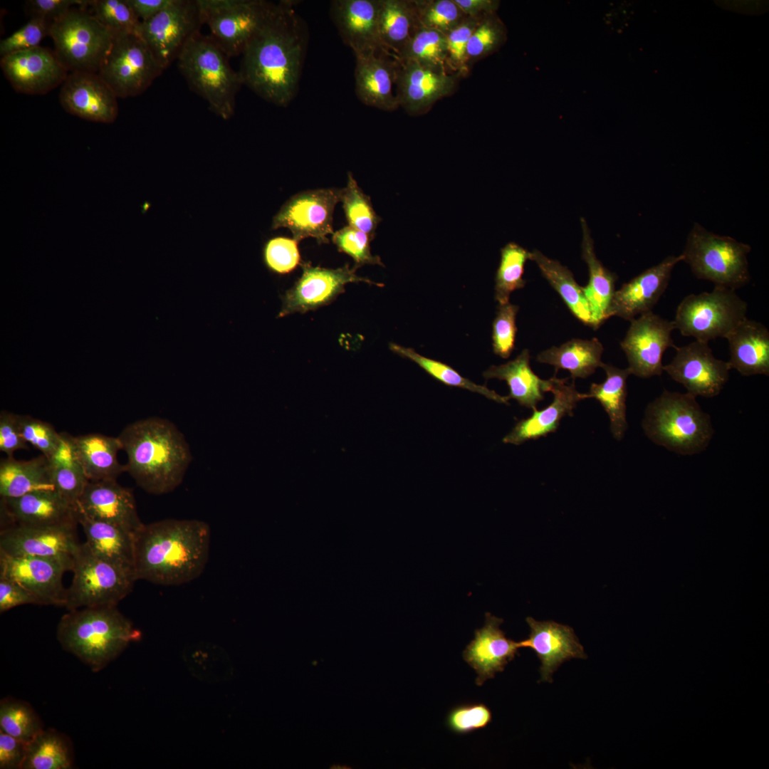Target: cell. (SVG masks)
<instances>
[{"mask_svg":"<svg viewBox=\"0 0 769 769\" xmlns=\"http://www.w3.org/2000/svg\"><path fill=\"white\" fill-rule=\"evenodd\" d=\"M292 1H281L242 53L243 84L265 100L288 105L298 88L305 48L301 21Z\"/></svg>","mask_w":769,"mask_h":769,"instance_id":"6da1fadb","label":"cell"},{"mask_svg":"<svg viewBox=\"0 0 769 769\" xmlns=\"http://www.w3.org/2000/svg\"><path fill=\"white\" fill-rule=\"evenodd\" d=\"M210 540L209 525L197 519L143 524L135 533L137 580L169 586L197 579L208 562Z\"/></svg>","mask_w":769,"mask_h":769,"instance_id":"7a4b0ae2","label":"cell"},{"mask_svg":"<svg viewBox=\"0 0 769 769\" xmlns=\"http://www.w3.org/2000/svg\"><path fill=\"white\" fill-rule=\"evenodd\" d=\"M117 437L127 456L126 472L142 490L162 495L182 483L192 455L171 421L159 417L139 419L125 427Z\"/></svg>","mask_w":769,"mask_h":769,"instance_id":"3957f363","label":"cell"},{"mask_svg":"<svg viewBox=\"0 0 769 769\" xmlns=\"http://www.w3.org/2000/svg\"><path fill=\"white\" fill-rule=\"evenodd\" d=\"M141 632L117 606L83 607L65 614L57 629L62 647L74 654L93 671L117 658Z\"/></svg>","mask_w":769,"mask_h":769,"instance_id":"277c9868","label":"cell"},{"mask_svg":"<svg viewBox=\"0 0 769 769\" xmlns=\"http://www.w3.org/2000/svg\"><path fill=\"white\" fill-rule=\"evenodd\" d=\"M642 427L654 444L681 455L704 451L714 434L696 397L666 389L648 404Z\"/></svg>","mask_w":769,"mask_h":769,"instance_id":"5b68a950","label":"cell"},{"mask_svg":"<svg viewBox=\"0 0 769 769\" xmlns=\"http://www.w3.org/2000/svg\"><path fill=\"white\" fill-rule=\"evenodd\" d=\"M228 58L210 36L199 32L188 41L177 60L190 89L223 120L234 115L236 94L243 85L239 71L231 67Z\"/></svg>","mask_w":769,"mask_h":769,"instance_id":"8992f818","label":"cell"},{"mask_svg":"<svg viewBox=\"0 0 769 769\" xmlns=\"http://www.w3.org/2000/svg\"><path fill=\"white\" fill-rule=\"evenodd\" d=\"M750 251L749 245L696 224L681 254L698 278L736 291L750 281L747 258Z\"/></svg>","mask_w":769,"mask_h":769,"instance_id":"52a82bcc","label":"cell"},{"mask_svg":"<svg viewBox=\"0 0 769 769\" xmlns=\"http://www.w3.org/2000/svg\"><path fill=\"white\" fill-rule=\"evenodd\" d=\"M55 53L68 71L98 73L114 34L85 7H74L49 27Z\"/></svg>","mask_w":769,"mask_h":769,"instance_id":"ba28073f","label":"cell"},{"mask_svg":"<svg viewBox=\"0 0 769 769\" xmlns=\"http://www.w3.org/2000/svg\"><path fill=\"white\" fill-rule=\"evenodd\" d=\"M73 577L67 590L65 607L117 606L132 590L135 573L123 570L96 555L85 543L73 558Z\"/></svg>","mask_w":769,"mask_h":769,"instance_id":"9c48e42d","label":"cell"},{"mask_svg":"<svg viewBox=\"0 0 769 769\" xmlns=\"http://www.w3.org/2000/svg\"><path fill=\"white\" fill-rule=\"evenodd\" d=\"M748 305L735 290L715 286L711 292L690 294L677 307L676 329L684 336L708 342L726 336L747 317Z\"/></svg>","mask_w":769,"mask_h":769,"instance_id":"30bf717a","label":"cell"},{"mask_svg":"<svg viewBox=\"0 0 769 769\" xmlns=\"http://www.w3.org/2000/svg\"><path fill=\"white\" fill-rule=\"evenodd\" d=\"M210 36L229 57L245 48L277 7L263 0H197Z\"/></svg>","mask_w":769,"mask_h":769,"instance_id":"8fae6325","label":"cell"},{"mask_svg":"<svg viewBox=\"0 0 769 769\" xmlns=\"http://www.w3.org/2000/svg\"><path fill=\"white\" fill-rule=\"evenodd\" d=\"M164 70L136 33L115 36L98 75L117 98L143 93Z\"/></svg>","mask_w":769,"mask_h":769,"instance_id":"7c38bea8","label":"cell"},{"mask_svg":"<svg viewBox=\"0 0 769 769\" xmlns=\"http://www.w3.org/2000/svg\"><path fill=\"white\" fill-rule=\"evenodd\" d=\"M203 25L197 0H173L158 14L141 22L137 34L165 70Z\"/></svg>","mask_w":769,"mask_h":769,"instance_id":"4fadbf2b","label":"cell"},{"mask_svg":"<svg viewBox=\"0 0 769 769\" xmlns=\"http://www.w3.org/2000/svg\"><path fill=\"white\" fill-rule=\"evenodd\" d=\"M341 189L308 190L291 197L273 217L272 229L288 228L298 243L314 238L318 244L329 242L333 234V213L340 202Z\"/></svg>","mask_w":769,"mask_h":769,"instance_id":"5bb4252c","label":"cell"},{"mask_svg":"<svg viewBox=\"0 0 769 769\" xmlns=\"http://www.w3.org/2000/svg\"><path fill=\"white\" fill-rule=\"evenodd\" d=\"M301 266L300 278L282 298L278 318L304 313L329 304L344 292L345 286L349 283L364 282L383 286L382 283L357 276V268H350L348 264L338 268L313 266L309 263H303Z\"/></svg>","mask_w":769,"mask_h":769,"instance_id":"9a60e30c","label":"cell"},{"mask_svg":"<svg viewBox=\"0 0 769 769\" xmlns=\"http://www.w3.org/2000/svg\"><path fill=\"white\" fill-rule=\"evenodd\" d=\"M630 322L620 345L626 354L631 375L642 378L660 376L664 371L662 357L665 351L676 347L671 338V333L676 329L674 321L649 311Z\"/></svg>","mask_w":769,"mask_h":769,"instance_id":"2e32d148","label":"cell"},{"mask_svg":"<svg viewBox=\"0 0 769 769\" xmlns=\"http://www.w3.org/2000/svg\"><path fill=\"white\" fill-rule=\"evenodd\" d=\"M73 561L34 556H12L0 552V577L19 583L33 594L41 605L65 607L67 590L63 576Z\"/></svg>","mask_w":769,"mask_h":769,"instance_id":"e0dca14e","label":"cell"},{"mask_svg":"<svg viewBox=\"0 0 769 769\" xmlns=\"http://www.w3.org/2000/svg\"><path fill=\"white\" fill-rule=\"evenodd\" d=\"M674 349L675 356L663 370L696 397L718 395L729 378L728 362L717 359L708 342L695 340Z\"/></svg>","mask_w":769,"mask_h":769,"instance_id":"ac0fdd59","label":"cell"},{"mask_svg":"<svg viewBox=\"0 0 769 769\" xmlns=\"http://www.w3.org/2000/svg\"><path fill=\"white\" fill-rule=\"evenodd\" d=\"M398 61L397 98L399 106L411 115L424 114L436 102L452 95L464 77L416 61Z\"/></svg>","mask_w":769,"mask_h":769,"instance_id":"d6986e66","label":"cell"},{"mask_svg":"<svg viewBox=\"0 0 769 769\" xmlns=\"http://www.w3.org/2000/svg\"><path fill=\"white\" fill-rule=\"evenodd\" d=\"M78 523L48 526L15 525L1 530L0 552L12 556H34L73 561L80 543Z\"/></svg>","mask_w":769,"mask_h":769,"instance_id":"ffe728a7","label":"cell"},{"mask_svg":"<svg viewBox=\"0 0 769 769\" xmlns=\"http://www.w3.org/2000/svg\"><path fill=\"white\" fill-rule=\"evenodd\" d=\"M0 65L14 89L29 95L51 91L68 75L55 51L41 46L3 56Z\"/></svg>","mask_w":769,"mask_h":769,"instance_id":"44dd1931","label":"cell"},{"mask_svg":"<svg viewBox=\"0 0 769 769\" xmlns=\"http://www.w3.org/2000/svg\"><path fill=\"white\" fill-rule=\"evenodd\" d=\"M59 98L67 112L86 120L112 123L118 115L117 97L98 73H69Z\"/></svg>","mask_w":769,"mask_h":769,"instance_id":"7402d4cb","label":"cell"},{"mask_svg":"<svg viewBox=\"0 0 769 769\" xmlns=\"http://www.w3.org/2000/svg\"><path fill=\"white\" fill-rule=\"evenodd\" d=\"M682 254L669 256L616 290L609 309V317L632 320L652 311L666 291L675 266L683 261Z\"/></svg>","mask_w":769,"mask_h":769,"instance_id":"603a6c76","label":"cell"},{"mask_svg":"<svg viewBox=\"0 0 769 769\" xmlns=\"http://www.w3.org/2000/svg\"><path fill=\"white\" fill-rule=\"evenodd\" d=\"M380 6V0L330 2L332 20L343 42L353 51L355 56L386 53L382 48L378 33Z\"/></svg>","mask_w":769,"mask_h":769,"instance_id":"cb8c5ba5","label":"cell"},{"mask_svg":"<svg viewBox=\"0 0 769 769\" xmlns=\"http://www.w3.org/2000/svg\"><path fill=\"white\" fill-rule=\"evenodd\" d=\"M76 504L90 517L136 533L142 525L132 491L117 480L89 481Z\"/></svg>","mask_w":769,"mask_h":769,"instance_id":"d4e9b609","label":"cell"},{"mask_svg":"<svg viewBox=\"0 0 769 769\" xmlns=\"http://www.w3.org/2000/svg\"><path fill=\"white\" fill-rule=\"evenodd\" d=\"M530 633L528 638L518 642V647L535 651L541 661V681H551L552 675L565 661L586 659L583 647L573 629L553 621L538 622L526 618Z\"/></svg>","mask_w":769,"mask_h":769,"instance_id":"484cf974","label":"cell"},{"mask_svg":"<svg viewBox=\"0 0 769 769\" xmlns=\"http://www.w3.org/2000/svg\"><path fill=\"white\" fill-rule=\"evenodd\" d=\"M355 58V93L360 100L384 111H394L399 107L397 98L398 60L384 53Z\"/></svg>","mask_w":769,"mask_h":769,"instance_id":"4316f807","label":"cell"},{"mask_svg":"<svg viewBox=\"0 0 769 769\" xmlns=\"http://www.w3.org/2000/svg\"><path fill=\"white\" fill-rule=\"evenodd\" d=\"M503 622L486 613L484 625L475 631L474 639L463 652L464 661L476 672L478 686L493 678L496 673L503 671L517 654L518 642L507 638L500 629Z\"/></svg>","mask_w":769,"mask_h":769,"instance_id":"83f0119b","label":"cell"},{"mask_svg":"<svg viewBox=\"0 0 769 769\" xmlns=\"http://www.w3.org/2000/svg\"><path fill=\"white\" fill-rule=\"evenodd\" d=\"M567 380L568 378L559 379L555 375L549 379L547 392L553 394L552 403L541 410L533 409L530 417L518 421L503 437V442L520 445L528 440L538 439L555 432L563 417L572 416L577 403L588 398V395L576 389L574 380L572 383Z\"/></svg>","mask_w":769,"mask_h":769,"instance_id":"f1b7e54d","label":"cell"},{"mask_svg":"<svg viewBox=\"0 0 769 769\" xmlns=\"http://www.w3.org/2000/svg\"><path fill=\"white\" fill-rule=\"evenodd\" d=\"M1 514L19 525L78 523L75 505L56 491H37L18 498H1Z\"/></svg>","mask_w":769,"mask_h":769,"instance_id":"f546056e","label":"cell"},{"mask_svg":"<svg viewBox=\"0 0 769 769\" xmlns=\"http://www.w3.org/2000/svg\"><path fill=\"white\" fill-rule=\"evenodd\" d=\"M75 517L85 535V543L104 560L127 571H135V533L93 518L75 503ZM137 576V575H136Z\"/></svg>","mask_w":769,"mask_h":769,"instance_id":"4dcf8cb0","label":"cell"},{"mask_svg":"<svg viewBox=\"0 0 769 769\" xmlns=\"http://www.w3.org/2000/svg\"><path fill=\"white\" fill-rule=\"evenodd\" d=\"M726 338L731 369L743 376L769 375V331L763 323L746 318Z\"/></svg>","mask_w":769,"mask_h":769,"instance_id":"1f68e13d","label":"cell"},{"mask_svg":"<svg viewBox=\"0 0 769 769\" xmlns=\"http://www.w3.org/2000/svg\"><path fill=\"white\" fill-rule=\"evenodd\" d=\"M73 441L78 462L88 481L117 480L126 472L125 464L118 459L122 445L117 436L90 433L73 436Z\"/></svg>","mask_w":769,"mask_h":769,"instance_id":"d6a6232c","label":"cell"},{"mask_svg":"<svg viewBox=\"0 0 769 769\" xmlns=\"http://www.w3.org/2000/svg\"><path fill=\"white\" fill-rule=\"evenodd\" d=\"M42 491H55L50 462L45 456L30 460L6 456L1 460V498H18Z\"/></svg>","mask_w":769,"mask_h":769,"instance_id":"836d02e7","label":"cell"},{"mask_svg":"<svg viewBox=\"0 0 769 769\" xmlns=\"http://www.w3.org/2000/svg\"><path fill=\"white\" fill-rule=\"evenodd\" d=\"M582 229V257L589 271V281L582 287L588 301L597 330L609 317V309L614 293L617 276L606 268L597 259L594 244L587 224L581 219Z\"/></svg>","mask_w":769,"mask_h":769,"instance_id":"e575fe53","label":"cell"},{"mask_svg":"<svg viewBox=\"0 0 769 769\" xmlns=\"http://www.w3.org/2000/svg\"><path fill=\"white\" fill-rule=\"evenodd\" d=\"M483 375L486 379L506 381L510 389L508 399H514L521 406L533 410L543 400L548 386V380L540 379L531 369L527 349L506 364L491 366Z\"/></svg>","mask_w":769,"mask_h":769,"instance_id":"d590c367","label":"cell"},{"mask_svg":"<svg viewBox=\"0 0 769 769\" xmlns=\"http://www.w3.org/2000/svg\"><path fill=\"white\" fill-rule=\"evenodd\" d=\"M419 26L412 0H380L378 33L387 54L397 59Z\"/></svg>","mask_w":769,"mask_h":769,"instance_id":"8d00e7d4","label":"cell"},{"mask_svg":"<svg viewBox=\"0 0 769 769\" xmlns=\"http://www.w3.org/2000/svg\"><path fill=\"white\" fill-rule=\"evenodd\" d=\"M604 348L597 338L591 340L572 339L559 347L553 346L537 356V361L553 365L555 371L563 369L570 372L571 377L586 378L601 367Z\"/></svg>","mask_w":769,"mask_h":769,"instance_id":"74e56055","label":"cell"},{"mask_svg":"<svg viewBox=\"0 0 769 769\" xmlns=\"http://www.w3.org/2000/svg\"><path fill=\"white\" fill-rule=\"evenodd\" d=\"M601 367L606 373L605 380L600 384L592 383L588 398L596 399L607 413L610 430L614 439L621 440L627 429L626 419L627 379L629 370L620 369L602 362Z\"/></svg>","mask_w":769,"mask_h":769,"instance_id":"f35d334b","label":"cell"},{"mask_svg":"<svg viewBox=\"0 0 769 769\" xmlns=\"http://www.w3.org/2000/svg\"><path fill=\"white\" fill-rule=\"evenodd\" d=\"M530 260L536 263L542 275L558 293L572 315L583 324L595 330L588 301L582 287L575 281L572 272L558 261L548 258L538 250L530 252Z\"/></svg>","mask_w":769,"mask_h":769,"instance_id":"ab89813d","label":"cell"},{"mask_svg":"<svg viewBox=\"0 0 769 769\" xmlns=\"http://www.w3.org/2000/svg\"><path fill=\"white\" fill-rule=\"evenodd\" d=\"M73 762L71 745L66 736L43 729L27 743L21 769H68Z\"/></svg>","mask_w":769,"mask_h":769,"instance_id":"60d3db41","label":"cell"},{"mask_svg":"<svg viewBox=\"0 0 769 769\" xmlns=\"http://www.w3.org/2000/svg\"><path fill=\"white\" fill-rule=\"evenodd\" d=\"M390 350L399 355L408 358L417 364L434 379L450 387H456L481 394L498 403L508 404V397L498 394L486 386L477 384L461 376L456 370L446 363L430 359L418 354L413 349L390 343Z\"/></svg>","mask_w":769,"mask_h":769,"instance_id":"b9f144b4","label":"cell"},{"mask_svg":"<svg viewBox=\"0 0 769 769\" xmlns=\"http://www.w3.org/2000/svg\"><path fill=\"white\" fill-rule=\"evenodd\" d=\"M530 253L513 242L501 249V261L495 279V298L498 305L508 303L511 293L525 286L526 281L523 276L525 264L530 260Z\"/></svg>","mask_w":769,"mask_h":769,"instance_id":"7bdbcfd3","label":"cell"},{"mask_svg":"<svg viewBox=\"0 0 769 769\" xmlns=\"http://www.w3.org/2000/svg\"><path fill=\"white\" fill-rule=\"evenodd\" d=\"M397 60L416 61L421 64L444 68L451 72L447 66L446 35L421 25Z\"/></svg>","mask_w":769,"mask_h":769,"instance_id":"ee69618b","label":"cell"},{"mask_svg":"<svg viewBox=\"0 0 769 769\" xmlns=\"http://www.w3.org/2000/svg\"><path fill=\"white\" fill-rule=\"evenodd\" d=\"M507 28L496 13L479 19L466 48V66L470 70L477 61L497 52L507 41Z\"/></svg>","mask_w":769,"mask_h":769,"instance_id":"f6af8a7d","label":"cell"},{"mask_svg":"<svg viewBox=\"0 0 769 769\" xmlns=\"http://www.w3.org/2000/svg\"><path fill=\"white\" fill-rule=\"evenodd\" d=\"M340 202L348 226L368 234L373 239L381 218L375 211L370 197L362 192L350 172L347 186L341 189Z\"/></svg>","mask_w":769,"mask_h":769,"instance_id":"bcb514c9","label":"cell"},{"mask_svg":"<svg viewBox=\"0 0 769 769\" xmlns=\"http://www.w3.org/2000/svg\"><path fill=\"white\" fill-rule=\"evenodd\" d=\"M41 730L42 723L28 703L11 698L1 701V731L28 743Z\"/></svg>","mask_w":769,"mask_h":769,"instance_id":"7dc6e473","label":"cell"},{"mask_svg":"<svg viewBox=\"0 0 769 769\" xmlns=\"http://www.w3.org/2000/svg\"><path fill=\"white\" fill-rule=\"evenodd\" d=\"M419 24L444 35L466 17L454 0H412Z\"/></svg>","mask_w":769,"mask_h":769,"instance_id":"c3c4849f","label":"cell"},{"mask_svg":"<svg viewBox=\"0 0 769 769\" xmlns=\"http://www.w3.org/2000/svg\"><path fill=\"white\" fill-rule=\"evenodd\" d=\"M89 6L94 16L114 36L137 34L141 21L126 0H94Z\"/></svg>","mask_w":769,"mask_h":769,"instance_id":"681fc988","label":"cell"},{"mask_svg":"<svg viewBox=\"0 0 769 769\" xmlns=\"http://www.w3.org/2000/svg\"><path fill=\"white\" fill-rule=\"evenodd\" d=\"M371 240L368 234L348 225L334 231L332 236L338 249L350 256L357 268L366 264L384 266L379 256L372 254Z\"/></svg>","mask_w":769,"mask_h":769,"instance_id":"f907efd6","label":"cell"},{"mask_svg":"<svg viewBox=\"0 0 769 769\" xmlns=\"http://www.w3.org/2000/svg\"><path fill=\"white\" fill-rule=\"evenodd\" d=\"M492 720L489 708L483 703H468L452 708L447 714L446 724L459 735L471 733L486 728Z\"/></svg>","mask_w":769,"mask_h":769,"instance_id":"816d5d0a","label":"cell"},{"mask_svg":"<svg viewBox=\"0 0 769 769\" xmlns=\"http://www.w3.org/2000/svg\"><path fill=\"white\" fill-rule=\"evenodd\" d=\"M16 417L24 440L49 459L60 443L61 434L49 423L31 416L16 414Z\"/></svg>","mask_w":769,"mask_h":769,"instance_id":"f5cc1de1","label":"cell"},{"mask_svg":"<svg viewBox=\"0 0 769 769\" xmlns=\"http://www.w3.org/2000/svg\"><path fill=\"white\" fill-rule=\"evenodd\" d=\"M518 310V305L510 303L498 305L493 322V350L495 354L505 359L510 357L514 349L517 331L516 318Z\"/></svg>","mask_w":769,"mask_h":769,"instance_id":"db71d44e","label":"cell"},{"mask_svg":"<svg viewBox=\"0 0 769 769\" xmlns=\"http://www.w3.org/2000/svg\"><path fill=\"white\" fill-rule=\"evenodd\" d=\"M479 19L467 16L459 25L446 35L447 66L451 73L467 76L466 48L469 38Z\"/></svg>","mask_w":769,"mask_h":769,"instance_id":"11a10c76","label":"cell"},{"mask_svg":"<svg viewBox=\"0 0 769 769\" xmlns=\"http://www.w3.org/2000/svg\"><path fill=\"white\" fill-rule=\"evenodd\" d=\"M298 242L287 237L270 239L263 250L264 261L273 272L286 274L293 271L300 263Z\"/></svg>","mask_w":769,"mask_h":769,"instance_id":"9f6ffc18","label":"cell"},{"mask_svg":"<svg viewBox=\"0 0 769 769\" xmlns=\"http://www.w3.org/2000/svg\"><path fill=\"white\" fill-rule=\"evenodd\" d=\"M50 462V461H49ZM55 491L73 505L79 500L89 481L79 464L50 463Z\"/></svg>","mask_w":769,"mask_h":769,"instance_id":"6f0895ef","label":"cell"},{"mask_svg":"<svg viewBox=\"0 0 769 769\" xmlns=\"http://www.w3.org/2000/svg\"><path fill=\"white\" fill-rule=\"evenodd\" d=\"M50 24L38 18L31 19L19 29L0 42V55H6L40 46L41 41L49 35Z\"/></svg>","mask_w":769,"mask_h":769,"instance_id":"680465c9","label":"cell"},{"mask_svg":"<svg viewBox=\"0 0 769 769\" xmlns=\"http://www.w3.org/2000/svg\"><path fill=\"white\" fill-rule=\"evenodd\" d=\"M88 0H30L26 1V9L31 18L41 19L50 25L74 7L90 5Z\"/></svg>","mask_w":769,"mask_h":769,"instance_id":"91938a15","label":"cell"},{"mask_svg":"<svg viewBox=\"0 0 769 769\" xmlns=\"http://www.w3.org/2000/svg\"><path fill=\"white\" fill-rule=\"evenodd\" d=\"M28 449V444L21 434L16 414L1 411L0 413V451L4 452L7 457H14V454L16 451Z\"/></svg>","mask_w":769,"mask_h":769,"instance_id":"94428289","label":"cell"},{"mask_svg":"<svg viewBox=\"0 0 769 769\" xmlns=\"http://www.w3.org/2000/svg\"><path fill=\"white\" fill-rule=\"evenodd\" d=\"M41 605L40 600L31 592L11 580L0 577V612L23 605Z\"/></svg>","mask_w":769,"mask_h":769,"instance_id":"6125c7cd","label":"cell"},{"mask_svg":"<svg viewBox=\"0 0 769 769\" xmlns=\"http://www.w3.org/2000/svg\"><path fill=\"white\" fill-rule=\"evenodd\" d=\"M27 743L0 731V768L21 769Z\"/></svg>","mask_w":769,"mask_h":769,"instance_id":"be15d7a7","label":"cell"},{"mask_svg":"<svg viewBox=\"0 0 769 769\" xmlns=\"http://www.w3.org/2000/svg\"><path fill=\"white\" fill-rule=\"evenodd\" d=\"M464 14L480 19L486 15L496 13L500 1L496 0H454Z\"/></svg>","mask_w":769,"mask_h":769,"instance_id":"e7e4bbea","label":"cell"},{"mask_svg":"<svg viewBox=\"0 0 769 769\" xmlns=\"http://www.w3.org/2000/svg\"><path fill=\"white\" fill-rule=\"evenodd\" d=\"M139 20L146 21L169 6L173 0H126Z\"/></svg>","mask_w":769,"mask_h":769,"instance_id":"03108f58","label":"cell"}]
</instances>
